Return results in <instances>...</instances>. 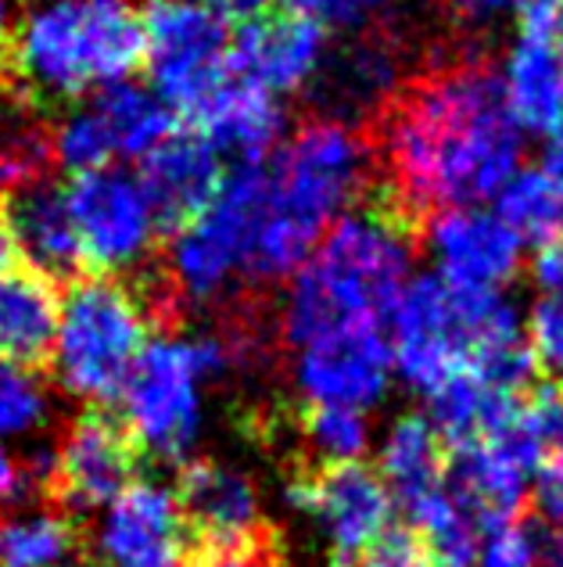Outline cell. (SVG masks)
I'll use <instances>...</instances> for the list:
<instances>
[{"label": "cell", "mask_w": 563, "mask_h": 567, "mask_svg": "<svg viewBox=\"0 0 563 567\" xmlns=\"http://www.w3.org/2000/svg\"><path fill=\"white\" fill-rule=\"evenodd\" d=\"M366 133L392 205L413 227L441 208L496 198L524 158V130L507 104L502 72L473 40L438 48Z\"/></svg>", "instance_id": "obj_1"}, {"label": "cell", "mask_w": 563, "mask_h": 567, "mask_svg": "<svg viewBox=\"0 0 563 567\" xmlns=\"http://www.w3.org/2000/svg\"><path fill=\"white\" fill-rule=\"evenodd\" d=\"M270 158L248 288H270L299 274L320 237L348 213L377 173L369 133L331 115L305 118Z\"/></svg>", "instance_id": "obj_2"}, {"label": "cell", "mask_w": 563, "mask_h": 567, "mask_svg": "<svg viewBox=\"0 0 563 567\" xmlns=\"http://www.w3.org/2000/svg\"><path fill=\"white\" fill-rule=\"evenodd\" d=\"M417 227L395 205L348 208L291 277L280 341L302 349L348 327L388 323L413 274Z\"/></svg>", "instance_id": "obj_3"}, {"label": "cell", "mask_w": 563, "mask_h": 567, "mask_svg": "<svg viewBox=\"0 0 563 567\" xmlns=\"http://www.w3.org/2000/svg\"><path fill=\"white\" fill-rule=\"evenodd\" d=\"M8 58L29 94L76 101L144 65L140 11L133 0H33Z\"/></svg>", "instance_id": "obj_4"}, {"label": "cell", "mask_w": 563, "mask_h": 567, "mask_svg": "<svg viewBox=\"0 0 563 567\" xmlns=\"http://www.w3.org/2000/svg\"><path fill=\"white\" fill-rule=\"evenodd\" d=\"M392 360L413 392L435 395L488 338L521 331L513 302L502 291L456 288L438 274L409 277L392 309Z\"/></svg>", "instance_id": "obj_5"}, {"label": "cell", "mask_w": 563, "mask_h": 567, "mask_svg": "<svg viewBox=\"0 0 563 567\" xmlns=\"http://www.w3.org/2000/svg\"><path fill=\"white\" fill-rule=\"evenodd\" d=\"M233 370L223 334L155 338L140 349L118 392L123 427L155 460L184 464L201 431V384Z\"/></svg>", "instance_id": "obj_6"}, {"label": "cell", "mask_w": 563, "mask_h": 567, "mask_svg": "<svg viewBox=\"0 0 563 567\" xmlns=\"http://www.w3.org/2000/svg\"><path fill=\"white\" fill-rule=\"evenodd\" d=\"M152 309L115 277H83L62 298L51 346L54 381L62 392L105 406L115 402L147 346Z\"/></svg>", "instance_id": "obj_7"}, {"label": "cell", "mask_w": 563, "mask_h": 567, "mask_svg": "<svg viewBox=\"0 0 563 567\" xmlns=\"http://www.w3.org/2000/svg\"><path fill=\"white\" fill-rule=\"evenodd\" d=\"M265 213V162L227 166L223 187L205 213L173 234L161 284L173 302H219L237 284L248 288V266Z\"/></svg>", "instance_id": "obj_8"}, {"label": "cell", "mask_w": 563, "mask_h": 567, "mask_svg": "<svg viewBox=\"0 0 563 567\" xmlns=\"http://www.w3.org/2000/svg\"><path fill=\"white\" fill-rule=\"evenodd\" d=\"M140 25L155 94L176 118L195 123L219 86L233 76L227 22H219L198 0H147Z\"/></svg>", "instance_id": "obj_9"}, {"label": "cell", "mask_w": 563, "mask_h": 567, "mask_svg": "<svg viewBox=\"0 0 563 567\" xmlns=\"http://www.w3.org/2000/svg\"><path fill=\"white\" fill-rule=\"evenodd\" d=\"M65 202L80 237L83 266H91L94 274H129L152 256L161 230L137 173L123 166L80 173L65 187Z\"/></svg>", "instance_id": "obj_10"}, {"label": "cell", "mask_w": 563, "mask_h": 567, "mask_svg": "<svg viewBox=\"0 0 563 567\" xmlns=\"http://www.w3.org/2000/svg\"><path fill=\"white\" fill-rule=\"evenodd\" d=\"M392 370V338L380 323L348 327L294 349V388L309 406L374 410L388 392Z\"/></svg>", "instance_id": "obj_11"}, {"label": "cell", "mask_w": 563, "mask_h": 567, "mask_svg": "<svg viewBox=\"0 0 563 567\" xmlns=\"http://www.w3.org/2000/svg\"><path fill=\"white\" fill-rule=\"evenodd\" d=\"M288 503L316 520L334 557H359L392 525L395 499L377 471L355 464L316 467L288 482Z\"/></svg>", "instance_id": "obj_12"}, {"label": "cell", "mask_w": 563, "mask_h": 567, "mask_svg": "<svg viewBox=\"0 0 563 567\" xmlns=\"http://www.w3.org/2000/svg\"><path fill=\"white\" fill-rule=\"evenodd\" d=\"M542 464V445L531 439V431L521 421V410H517L513 421L499 427L496 435L456 450L449 485L478 514L481 528H488L499 525V520L521 517Z\"/></svg>", "instance_id": "obj_13"}, {"label": "cell", "mask_w": 563, "mask_h": 567, "mask_svg": "<svg viewBox=\"0 0 563 567\" xmlns=\"http://www.w3.org/2000/svg\"><path fill=\"white\" fill-rule=\"evenodd\" d=\"M97 554L105 567H190L176 492L158 482H129L101 514Z\"/></svg>", "instance_id": "obj_14"}, {"label": "cell", "mask_w": 563, "mask_h": 567, "mask_svg": "<svg viewBox=\"0 0 563 567\" xmlns=\"http://www.w3.org/2000/svg\"><path fill=\"white\" fill-rule=\"evenodd\" d=\"M137 445L115 416L91 410L72 421L58 439L51 496L72 514L105 511L133 482Z\"/></svg>", "instance_id": "obj_15"}, {"label": "cell", "mask_w": 563, "mask_h": 567, "mask_svg": "<svg viewBox=\"0 0 563 567\" xmlns=\"http://www.w3.org/2000/svg\"><path fill=\"white\" fill-rule=\"evenodd\" d=\"M427 248L438 262V277L456 288L502 291L521 270L524 241L496 213L478 205L441 208L427 216Z\"/></svg>", "instance_id": "obj_16"}, {"label": "cell", "mask_w": 563, "mask_h": 567, "mask_svg": "<svg viewBox=\"0 0 563 567\" xmlns=\"http://www.w3.org/2000/svg\"><path fill=\"white\" fill-rule=\"evenodd\" d=\"M227 162L198 130H173L152 155L140 158L137 181L147 194L158 230L180 234L223 187Z\"/></svg>", "instance_id": "obj_17"}, {"label": "cell", "mask_w": 563, "mask_h": 567, "mask_svg": "<svg viewBox=\"0 0 563 567\" xmlns=\"http://www.w3.org/2000/svg\"><path fill=\"white\" fill-rule=\"evenodd\" d=\"M323 58H327V29L294 11L262 14L230 37V69L273 97L313 83Z\"/></svg>", "instance_id": "obj_18"}, {"label": "cell", "mask_w": 563, "mask_h": 567, "mask_svg": "<svg viewBox=\"0 0 563 567\" xmlns=\"http://www.w3.org/2000/svg\"><path fill=\"white\" fill-rule=\"evenodd\" d=\"M316 83L320 94L331 97V109L323 115L341 118V123H352L363 112L377 115L403 86V43L388 33V22L363 29L355 43L327 51Z\"/></svg>", "instance_id": "obj_19"}, {"label": "cell", "mask_w": 563, "mask_h": 567, "mask_svg": "<svg viewBox=\"0 0 563 567\" xmlns=\"http://www.w3.org/2000/svg\"><path fill=\"white\" fill-rule=\"evenodd\" d=\"M173 492L184 511L187 532H195L198 546L237 543L265 532L259 492L244 471L216 464V460H198V464L184 467L180 485Z\"/></svg>", "instance_id": "obj_20"}, {"label": "cell", "mask_w": 563, "mask_h": 567, "mask_svg": "<svg viewBox=\"0 0 563 567\" xmlns=\"http://www.w3.org/2000/svg\"><path fill=\"white\" fill-rule=\"evenodd\" d=\"M190 130H198L230 166H256L277 152L280 133H284V112L270 91L233 72L198 112Z\"/></svg>", "instance_id": "obj_21"}, {"label": "cell", "mask_w": 563, "mask_h": 567, "mask_svg": "<svg viewBox=\"0 0 563 567\" xmlns=\"http://www.w3.org/2000/svg\"><path fill=\"white\" fill-rule=\"evenodd\" d=\"M14 251L33 262V270L43 277H72L83 266L80 237L72 227L65 190L48 181L11 194L4 208Z\"/></svg>", "instance_id": "obj_22"}, {"label": "cell", "mask_w": 563, "mask_h": 567, "mask_svg": "<svg viewBox=\"0 0 563 567\" xmlns=\"http://www.w3.org/2000/svg\"><path fill=\"white\" fill-rule=\"evenodd\" d=\"M502 91L524 133L563 137V51L553 40H517L502 72Z\"/></svg>", "instance_id": "obj_23"}, {"label": "cell", "mask_w": 563, "mask_h": 567, "mask_svg": "<svg viewBox=\"0 0 563 567\" xmlns=\"http://www.w3.org/2000/svg\"><path fill=\"white\" fill-rule=\"evenodd\" d=\"M380 477L406 517L449 485L446 442L427 416L406 413L392 424L380 445Z\"/></svg>", "instance_id": "obj_24"}, {"label": "cell", "mask_w": 563, "mask_h": 567, "mask_svg": "<svg viewBox=\"0 0 563 567\" xmlns=\"http://www.w3.org/2000/svg\"><path fill=\"white\" fill-rule=\"evenodd\" d=\"M58 298L51 277L37 270L0 274V360L37 367L48 360L58 331Z\"/></svg>", "instance_id": "obj_25"}, {"label": "cell", "mask_w": 563, "mask_h": 567, "mask_svg": "<svg viewBox=\"0 0 563 567\" xmlns=\"http://www.w3.org/2000/svg\"><path fill=\"white\" fill-rule=\"evenodd\" d=\"M86 104H91L94 115L101 118V126H105L115 158L140 162L144 155H152L173 130H180L169 104L161 101L152 86H140L133 80L101 86Z\"/></svg>", "instance_id": "obj_26"}, {"label": "cell", "mask_w": 563, "mask_h": 567, "mask_svg": "<svg viewBox=\"0 0 563 567\" xmlns=\"http://www.w3.org/2000/svg\"><path fill=\"white\" fill-rule=\"evenodd\" d=\"M427 399H431V416L427 421H431L438 439L452 453L507 427L524 402V395H507L473 374H456Z\"/></svg>", "instance_id": "obj_27"}, {"label": "cell", "mask_w": 563, "mask_h": 567, "mask_svg": "<svg viewBox=\"0 0 563 567\" xmlns=\"http://www.w3.org/2000/svg\"><path fill=\"white\" fill-rule=\"evenodd\" d=\"M54 141L33 101L0 97V194H19L48 181Z\"/></svg>", "instance_id": "obj_28"}, {"label": "cell", "mask_w": 563, "mask_h": 567, "mask_svg": "<svg viewBox=\"0 0 563 567\" xmlns=\"http://www.w3.org/2000/svg\"><path fill=\"white\" fill-rule=\"evenodd\" d=\"M58 406L48 381L33 367L0 360V439L29 450L51 439Z\"/></svg>", "instance_id": "obj_29"}, {"label": "cell", "mask_w": 563, "mask_h": 567, "mask_svg": "<svg viewBox=\"0 0 563 567\" xmlns=\"http://www.w3.org/2000/svg\"><path fill=\"white\" fill-rule=\"evenodd\" d=\"M496 216L524 245H553L563 234V202L550 176L539 169H517L496 194Z\"/></svg>", "instance_id": "obj_30"}, {"label": "cell", "mask_w": 563, "mask_h": 567, "mask_svg": "<svg viewBox=\"0 0 563 567\" xmlns=\"http://www.w3.org/2000/svg\"><path fill=\"white\" fill-rule=\"evenodd\" d=\"M76 528L65 514L25 511L0 525V567H72Z\"/></svg>", "instance_id": "obj_31"}, {"label": "cell", "mask_w": 563, "mask_h": 567, "mask_svg": "<svg viewBox=\"0 0 563 567\" xmlns=\"http://www.w3.org/2000/svg\"><path fill=\"white\" fill-rule=\"evenodd\" d=\"M302 439L309 456L320 467L334 464H355L369 450V424L355 410H334V406H309L302 421Z\"/></svg>", "instance_id": "obj_32"}, {"label": "cell", "mask_w": 563, "mask_h": 567, "mask_svg": "<svg viewBox=\"0 0 563 567\" xmlns=\"http://www.w3.org/2000/svg\"><path fill=\"white\" fill-rule=\"evenodd\" d=\"M54 456L58 439L37 442L29 450H19L0 439V506L22 503L37 492H51L54 482Z\"/></svg>", "instance_id": "obj_33"}, {"label": "cell", "mask_w": 563, "mask_h": 567, "mask_svg": "<svg viewBox=\"0 0 563 567\" xmlns=\"http://www.w3.org/2000/svg\"><path fill=\"white\" fill-rule=\"evenodd\" d=\"M473 567H542V528L521 517L488 525Z\"/></svg>", "instance_id": "obj_34"}, {"label": "cell", "mask_w": 563, "mask_h": 567, "mask_svg": "<svg viewBox=\"0 0 563 567\" xmlns=\"http://www.w3.org/2000/svg\"><path fill=\"white\" fill-rule=\"evenodd\" d=\"M528 346L535 352V367L545 370L553 388L563 392V298H545L528 317Z\"/></svg>", "instance_id": "obj_35"}, {"label": "cell", "mask_w": 563, "mask_h": 567, "mask_svg": "<svg viewBox=\"0 0 563 567\" xmlns=\"http://www.w3.org/2000/svg\"><path fill=\"white\" fill-rule=\"evenodd\" d=\"M280 4L284 11L320 22L323 29H374L384 25L380 19L395 0H280Z\"/></svg>", "instance_id": "obj_36"}, {"label": "cell", "mask_w": 563, "mask_h": 567, "mask_svg": "<svg viewBox=\"0 0 563 567\" xmlns=\"http://www.w3.org/2000/svg\"><path fill=\"white\" fill-rule=\"evenodd\" d=\"M190 567H280V557L270 532H259L251 539L198 546V557L190 560Z\"/></svg>", "instance_id": "obj_37"}, {"label": "cell", "mask_w": 563, "mask_h": 567, "mask_svg": "<svg viewBox=\"0 0 563 567\" xmlns=\"http://www.w3.org/2000/svg\"><path fill=\"white\" fill-rule=\"evenodd\" d=\"M352 567H435V564L417 532L388 528L377 543H369L359 557H352Z\"/></svg>", "instance_id": "obj_38"}, {"label": "cell", "mask_w": 563, "mask_h": 567, "mask_svg": "<svg viewBox=\"0 0 563 567\" xmlns=\"http://www.w3.org/2000/svg\"><path fill=\"white\" fill-rule=\"evenodd\" d=\"M531 492H535V511L542 517V528L563 535V456L545 460Z\"/></svg>", "instance_id": "obj_39"}, {"label": "cell", "mask_w": 563, "mask_h": 567, "mask_svg": "<svg viewBox=\"0 0 563 567\" xmlns=\"http://www.w3.org/2000/svg\"><path fill=\"white\" fill-rule=\"evenodd\" d=\"M535 284L545 298H563V237L553 245H542L535 256Z\"/></svg>", "instance_id": "obj_40"}, {"label": "cell", "mask_w": 563, "mask_h": 567, "mask_svg": "<svg viewBox=\"0 0 563 567\" xmlns=\"http://www.w3.org/2000/svg\"><path fill=\"white\" fill-rule=\"evenodd\" d=\"M198 4L209 8L216 19L227 25H248V22L262 19L273 0H198Z\"/></svg>", "instance_id": "obj_41"}, {"label": "cell", "mask_w": 563, "mask_h": 567, "mask_svg": "<svg viewBox=\"0 0 563 567\" xmlns=\"http://www.w3.org/2000/svg\"><path fill=\"white\" fill-rule=\"evenodd\" d=\"M459 8V14L470 22H484V19H496V14L510 11V8H521L524 0H452Z\"/></svg>", "instance_id": "obj_42"}, {"label": "cell", "mask_w": 563, "mask_h": 567, "mask_svg": "<svg viewBox=\"0 0 563 567\" xmlns=\"http://www.w3.org/2000/svg\"><path fill=\"white\" fill-rule=\"evenodd\" d=\"M542 173L550 176L556 194H560V202H563V137H553L550 147H545V155H542Z\"/></svg>", "instance_id": "obj_43"}, {"label": "cell", "mask_w": 563, "mask_h": 567, "mask_svg": "<svg viewBox=\"0 0 563 567\" xmlns=\"http://www.w3.org/2000/svg\"><path fill=\"white\" fill-rule=\"evenodd\" d=\"M14 256H19V251H14L8 216H4V208H0V274H8V270H11V259H14Z\"/></svg>", "instance_id": "obj_44"}, {"label": "cell", "mask_w": 563, "mask_h": 567, "mask_svg": "<svg viewBox=\"0 0 563 567\" xmlns=\"http://www.w3.org/2000/svg\"><path fill=\"white\" fill-rule=\"evenodd\" d=\"M11 4L8 0H0V65L8 62V48H11Z\"/></svg>", "instance_id": "obj_45"}, {"label": "cell", "mask_w": 563, "mask_h": 567, "mask_svg": "<svg viewBox=\"0 0 563 567\" xmlns=\"http://www.w3.org/2000/svg\"><path fill=\"white\" fill-rule=\"evenodd\" d=\"M556 48L563 51V4L556 8Z\"/></svg>", "instance_id": "obj_46"}, {"label": "cell", "mask_w": 563, "mask_h": 567, "mask_svg": "<svg viewBox=\"0 0 563 567\" xmlns=\"http://www.w3.org/2000/svg\"><path fill=\"white\" fill-rule=\"evenodd\" d=\"M331 567H352V557H334Z\"/></svg>", "instance_id": "obj_47"}, {"label": "cell", "mask_w": 563, "mask_h": 567, "mask_svg": "<svg viewBox=\"0 0 563 567\" xmlns=\"http://www.w3.org/2000/svg\"><path fill=\"white\" fill-rule=\"evenodd\" d=\"M550 4H563V0H550Z\"/></svg>", "instance_id": "obj_48"}]
</instances>
